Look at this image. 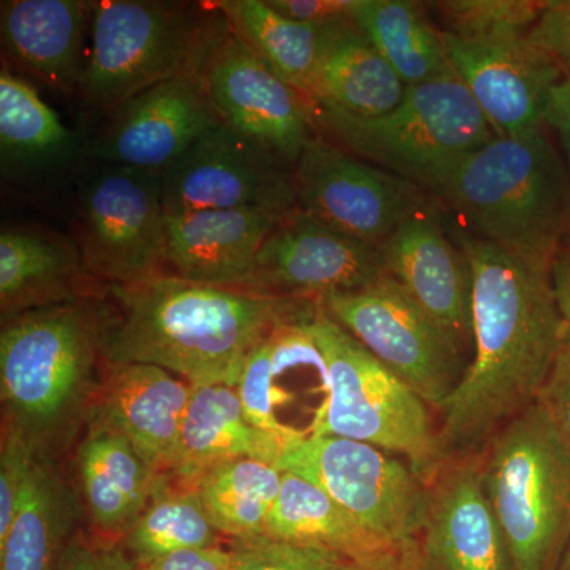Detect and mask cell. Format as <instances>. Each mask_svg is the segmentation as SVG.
<instances>
[{
  "label": "cell",
  "instance_id": "6da1fadb",
  "mask_svg": "<svg viewBox=\"0 0 570 570\" xmlns=\"http://www.w3.org/2000/svg\"><path fill=\"white\" fill-rule=\"evenodd\" d=\"M455 239L471 269L474 358L441 409L439 439L448 461L478 455L538 403L564 347L550 273L466 230Z\"/></svg>",
  "mask_w": 570,
  "mask_h": 570
},
{
  "label": "cell",
  "instance_id": "7a4b0ae2",
  "mask_svg": "<svg viewBox=\"0 0 570 570\" xmlns=\"http://www.w3.org/2000/svg\"><path fill=\"white\" fill-rule=\"evenodd\" d=\"M318 299L261 294L163 275L108 285L100 302L105 365H153L193 387H236L247 356L277 326L313 316Z\"/></svg>",
  "mask_w": 570,
  "mask_h": 570
},
{
  "label": "cell",
  "instance_id": "3957f363",
  "mask_svg": "<svg viewBox=\"0 0 570 570\" xmlns=\"http://www.w3.org/2000/svg\"><path fill=\"white\" fill-rule=\"evenodd\" d=\"M431 194L464 230L550 273L570 230V171L546 132L499 137L449 171Z\"/></svg>",
  "mask_w": 570,
  "mask_h": 570
},
{
  "label": "cell",
  "instance_id": "277c9868",
  "mask_svg": "<svg viewBox=\"0 0 570 570\" xmlns=\"http://www.w3.org/2000/svg\"><path fill=\"white\" fill-rule=\"evenodd\" d=\"M102 311L80 299L2 322L0 395L7 426L48 450L88 414L102 377Z\"/></svg>",
  "mask_w": 570,
  "mask_h": 570
},
{
  "label": "cell",
  "instance_id": "5b68a950",
  "mask_svg": "<svg viewBox=\"0 0 570 570\" xmlns=\"http://www.w3.org/2000/svg\"><path fill=\"white\" fill-rule=\"evenodd\" d=\"M316 129L366 163L431 193L469 154L494 137L489 121L455 70L409 86L395 110L358 118L313 104Z\"/></svg>",
  "mask_w": 570,
  "mask_h": 570
},
{
  "label": "cell",
  "instance_id": "8992f818",
  "mask_svg": "<svg viewBox=\"0 0 570 570\" xmlns=\"http://www.w3.org/2000/svg\"><path fill=\"white\" fill-rule=\"evenodd\" d=\"M483 485L517 570H554L570 542V445L534 403L480 452Z\"/></svg>",
  "mask_w": 570,
  "mask_h": 570
},
{
  "label": "cell",
  "instance_id": "52a82bcc",
  "mask_svg": "<svg viewBox=\"0 0 570 570\" xmlns=\"http://www.w3.org/2000/svg\"><path fill=\"white\" fill-rule=\"evenodd\" d=\"M328 365V406L313 436L366 442L406 459L430 485L448 463L430 406L318 307L311 321Z\"/></svg>",
  "mask_w": 570,
  "mask_h": 570
},
{
  "label": "cell",
  "instance_id": "ba28073f",
  "mask_svg": "<svg viewBox=\"0 0 570 570\" xmlns=\"http://www.w3.org/2000/svg\"><path fill=\"white\" fill-rule=\"evenodd\" d=\"M91 10V48L80 91L96 110L110 115L204 58L212 24L183 3L104 0Z\"/></svg>",
  "mask_w": 570,
  "mask_h": 570
},
{
  "label": "cell",
  "instance_id": "9c48e42d",
  "mask_svg": "<svg viewBox=\"0 0 570 570\" xmlns=\"http://www.w3.org/2000/svg\"><path fill=\"white\" fill-rule=\"evenodd\" d=\"M326 314L434 411L441 412L466 367L463 344L385 275L352 292L322 296Z\"/></svg>",
  "mask_w": 570,
  "mask_h": 570
},
{
  "label": "cell",
  "instance_id": "30bf717a",
  "mask_svg": "<svg viewBox=\"0 0 570 570\" xmlns=\"http://www.w3.org/2000/svg\"><path fill=\"white\" fill-rule=\"evenodd\" d=\"M276 468L316 483L379 538L419 539L426 523L430 485L384 450L340 436H309L288 445Z\"/></svg>",
  "mask_w": 570,
  "mask_h": 570
},
{
  "label": "cell",
  "instance_id": "8fae6325",
  "mask_svg": "<svg viewBox=\"0 0 570 570\" xmlns=\"http://www.w3.org/2000/svg\"><path fill=\"white\" fill-rule=\"evenodd\" d=\"M159 175L105 165L85 184L75 217V245L86 273L107 285L167 275Z\"/></svg>",
  "mask_w": 570,
  "mask_h": 570
},
{
  "label": "cell",
  "instance_id": "7c38bea8",
  "mask_svg": "<svg viewBox=\"0 0 570 570\" xmlns=\"http://www.w3.org/2000/svg\"><path fill=\"white\" fill-rule=\"evenodd\" d=\"M220 121L295 167L316 134L313 104L281 80L228 22H214L200 63Z\"/></svg>",
  "mask_w": 570,
  "mask_h": 570
},
{
  "label": "cell",
  "instance_id": "4fadbf2b",
  "mask_svg": "<svg viewBox=\"0 0 570 570\" xmlns=\"http://www.w3.org/2000/svg\"><path fill=\"white\" fill-rule=\"evenodd\" d=\"M296 206L367 245H384L430 204L425 189L314 135L294 167Z\"/></svg>",
  "mask_w": 570,
  "mask_h": 570
},
{
  "label": "cell",
  "instance_id": "5bb4252c",
  "mask_svg": "<svg viewBox=\"0 0 570 570\" xmlns=\"http://www.w3.org/2000/svg\"><path fill=\"white\" fill-rule=\"evenodd\" d=\"M165 213L296 206L294 168L220 122L159 175Z\"/></svg>",
  "mask_w": 570,
  "mask_h": 570
},
{
  "label": "cell",
  "instance_id": "9a60e30c",
  "mask_svg": "<svg viewBox=\"0 0 570 570\" xmlns=\"http://www.w3.org/2000/svg\"><path fill=\"white\" fill-rule=\"evenodd\" d=\"M200 63L110 112V121L92 141L91 156L105 165L154 175L171 167L223 122L206 89Z\"/></svg>",
  "mask_w": 570,
  "mask_h": 570
},
{
  "label": "cell",
  "instance_id": "2e32d148",
  "mask_svg": "<svg viewBox=\"0 0 570 570\" xmlns=\"http://www.w3.org/2000/svg\"><path fill=\"white\" fill-rule=\"evenodd\" d=\"M382 276L381 247L352 238L295 208L266 236L249 291L321 299L335 292L358 291Z\"/></svg>",
  "mask_w": 570,
  "mask_h": 570
},
{
  "label": "cell",
  "instance_id": "e0dca14e",
  "mask_svg": "<svg viewBox=\"0 0 570 570\" xmlns=\"http://www.w3.org/2000/svg\"><path fill=\"white\" fill-rule=\"evenodd\" d=\"M444 39L450 66L494 135L523 137L546 129L547 107L562 70L532 43L530 33L463 39L444 32Z\"/></svg>",
  "mask_w": 570,
  "mask_h": 570
},
{
  "label": "cell",
  "instance_id": "ac0fdd59",
  "mask_svg": "<svg viewBox=\"0 0 570 570\" xmlns=\"http://www.w3.org/2000/svg\"><path fill=\"white\" fill-rule=\"evenodd\" d=\"M314 314L269 333L247 356L236 385L250 423L281 439L285 449L306 438L294 414H309L316 433L321 411L311 400L328 406L332 392L328 365L311 328Z\"/></svg>",
  "mask_w": 570,
  "mask_h": 570
},
{
  "label": "cell",
  "instance_id": "d6986e66",
  "mask_svg": "<svg viewBox=\"0 0 570 570\" xmlns=\"http://www.w3.org/2000/svg\"><path fill=\"white\" fill-rule=\"evenodd\" d=\"M419 539L436 570H517L483 485L480 453L449 460L438 472Z\"/></svg>",
  "mask_w": 570,
  "mask_h": 570
},
{
  "label": "cell",
  "instance_id": "ffe728a7",
  "mask_svg": "<svg viewBox=\"0 0 570 570\" xmlns=\"http://www.w3.org/2000/svg\"><path fill=\"white\" fill-rule=\"evenodd\" d=\"M385 275L463 346L472 340V279L466 257L453 245L438 206L409 216L381 246Z\"/></svg>",
  "mask_w": 570,
  "mask_h": 570
},
{
  "label": "cell",
  "instance_id": "44dd1931",
  "mask_svg": "<svg viewBox=\"0 0 570 570\" xmlns=\"http://www.w3.org/2000/svg\"><path fill=\"white\" fill-rule=\"evenodd\" d=\"M193 385L159 366L107 365L86 420L118 431L146 463L171 475Z\"/></svg>",
  "mask_w": 570,
  "mask_h": 570
},
{
  "label": "cell",
  "instance_id": "7402d4cb",
  "mask_svg": "<svg viewBox=\"0 0 570 570\" xmlns=\"http://www.w3.org/2000/svg\"><path fill=\"white\" fill-rule=\"evenodd\" d=\"M283 216L262 208L167 214V275L249 291L261 247Z\"/></svg>",
  "mask_w": 570,
  "mask_h": 570
},
{
  "label": "cell",
  "instance_id": "603a6c76",
  "mask_svg": "<svg viewBox=\"0 0 570 570\" xmlns=\"http://www.w3.org/2000/svg\"><path fill=\"white\" fill-rule=\"evenodd\" d=\"M78 482L96 534L122 540L151 501L163 479L129 439L110 426L88 420L77 452Z\"/></svg>",
  "mask_w": 570,
  "mask_h": 570
},
{
  "label": "cell",
  "instance_id": "cb8c5ba5",
  "mask_svg": "<svg viewBox=\"0 0 570 570\" xmlns=\"http://www.w3.org/2000/svg\"><path fill=\"white\" fill-rule=\"evenodd\" d=\"M91 3L80 0H7L0 37L9 58L56 91L80 88L82 29Z\"/></svg>",
  "mask_w": 570,
  "mask_h": 570
},
{
  "label": "cell",
  "instance_id": "d4e9b609",
  "mask_svg": "<svg viewBox=\"0 0 570 570\" xmlns=\"http://www.w3.org/2000/svg\"><path fill=\"white\" fill-rule=\"evenodd\" d=\"M284 450L281 439L250 423L236 387H193L171 475L194 487L208 469L232 460L253 459L276 466Z\"/></svg>",
  "mask_w": 570,
  "mask_h": 570
},
{
  "label": "cell",
  "instance_id": "484cf974",
  "mask_svg": "<svg viewBox=\"0 0 570 570\" xmlns=\"http://www.w3.org/2000/svg\"><path fill=\"white\" fill-rule=\"evenodd\" d=\"M86 276L80 250L62 236L36 228H7L0 234L2 322L28 311L85 299Z\"/></svg>",
  "mask_w": 570,
  "mask_h": 570
},
{
  "label": "cell",
  "instance_id": "4316f807",
  "mask_svg": "<svg viewBox=\"0 0 570 570\" xmlns=\"http://www.w3.org/2000/svg\"><path fill=\"white\" fill-rule=\"evenodd\" d=\"M77 517V494L41 450L17 517L0 539V570H58Z\"/></svg>",
  "mask_w": 570,
  "mask_h": 570
},
{
  "label": "cell",
  "instance_id": "83f0119b",
  "mask_svg": "<svg viewBox=\"0 0 570 570\" xmlns=\"http://www.w3.org/2000/svg\"><path fill=\"white\" fill-rule=\"evenodd\" d=\"M407 88L387 59L348 20L337 26L326 43L313 104L330 105L358 118H376L395 110Z\"/></svg>",
  "mask_w": 570,
  "mask_h": 570
},
{
  "label": "cell",
  "instance_id": "f1b7e54d",
  "mask_svg": "<svg viewBox=\"0 0 570 570\" xmlns=\"http://www.w3.org/2000/svg\"><path fill=\"white\" fill-rule=\"evenodd\" d=\"M216 9L269 70L313 104L326 43L346 21L303 24L277 13L266 0H223Z\"/></svg>",
  "mask_w": 570,
  "mask_h": 570
},
{
  "label": "cell",
  "instance_id": "f546056e",
  "mask_svg": "<svg viewBox=\"0 0 570 570\" xmlns=\"http://www.w3.org/2000/svg\"><path fill=\"white\" fill-rule=\"evenodd\" d=\"M266 535L332 551L346 561L363 560L395 546L358 523L316 483L292 472H283Z\"/></svg>",
  "mask_w": 570,
  "mask_h": 570
},
{
  "label": "cell",
  "instance_id": "4dcf8cb0",
  "mask_svg": "<svg viewBox=\"0 0 570 570\" xmlns=\"http://www.w3.org/2000/svg\"><path fill=\"white\" fill-rule=\"evenodd\" d=\"M352 21L407 86L452 70L444 32L411 0H355Z\"/></svg>",
  "mask_w": 570,
  "mask_h": 570
},
{
  "label": "cell",
  "instance_id": "1f68e13d",
  "mask_svg": "<svg viewBox=\"0 0 570 570\" xmlns=\"http://www.w3.org/2000/svg\"><path fill=\"white\" fill-rule=\"evenodd\" d=\"M77 137L39 92L7 69L0 71L2 170L33 171L70 159Z\"/></svg>",
  "mask_w": 570,
  "mask_h": 570
},
{
  "label": "cell",
  "instance_id": "d6a6232c",
  "mask_svg": "<svg viewBox=\"0 0 570 570\" xmlns=\"http://www.w3.org/2000/svg\"><path fill=\"white\" fill-rule=\"evenodd\" d=\"M281 483L283 471L273 464L239 459L208 469L194 489L219 534L249 540L266 535Z\"/></svg>",
  "mask_w": 570,
  "mask_h": 570
},
{
  "label": "cell",
  "instance_id": "836d02e7",
  "mask_svg": "<svg viewBox=\"0 0 570 570\" xmlns=\"http://www.w3.org/2000/svg\"><path fill=\"white\" fill-rule=\"evenodd\" d=\"M163 475L151 501L121 540L137 568L176 551L216 547L219 532L213 527L197 490L174 489Z\"/></svg>",
  "mask_w": 570,
  "mask_h": 570
},
{
  "label": "cell",
  "instance_id": "e575fe53",
  "mask_svg": "<svg viewBox=\"0 0 570 570\" xmlns=\"http://www.w3.org/2000/svg\"><path fill=\"white\" fill-rule=\"evenodd\" d=\"M547 2L534 0H445L430 3L445 31L463 39L530 33Z\"/></svg>",
  "mask_w": 570,
  "mask_h": 570
},
{
  "label": "cell",
  "instance_id": "d590c367",
  "mask_svg": "<svg viewBox=\"0 0 570 570\" xmlns=\"http://www.w3.org/2000/svg\"><path fill=\"white\" fill-rule=\"evenodd\" d=\"M234 570H343L344 558L316 547L262 538L232 540Z\"/></svg>",
  "mask_w": 570,
  "mask_h": 570
},
{
  "label": "cell",
  "instance_id": "8d00e7d4",
  "mask_svg": "<svg viewBox=\"0 0 570 570\" xmlns=\"http://www.w3.org/2000/svg\"><path fill=\"white\" fill-rule=\"evenodd\" d=\"M41 449L14 428H3L0 450V539L9 532L31 482Z\"/></svg>",
  "mask_w": 570,
  "mask_h": 570
},
{
  "label": "cell",
  "instance_id": "74e56055",
  "mask_svg": "<svg viewBox=\"0 0 570 570\" xmlns=\"http://www.w3.org/2000/svg\"><path fill=\"white\" fill-rule=\"evenodd\" d=\"M58 570H137L121 540L75 534L63 551Z\"/></svg>",
  "mask_w": 570,
  "mask_h": 570
},
{
  "label": "cell",
  "instance_id": "f35d334b",
  "mask_svg": "<svg viewBox=\"0 0 570 570\" xmlns=\"http://www.w3.org/2000/svg\"><path fill=\"white\" fill-rule=\"evenodd\" d=\"M532 43L547 52L562 73L570 70V0H550L530 31Z\"/></svg>",
  "mask_w": 570,
  "mask_h": 570
},
{
  "label": "cell",
  "instance_id": "ab89813d",
  "mask_svg": "<svg viewBox=\"0 0 570 570\" xmlns=\"http://www.w3.org/2000/svg\"><path fill=\"white\" fill-rule=\"evenodd\" d=\"M538 401L570 445V347H562Z\"/></svg>",
  "mask_w": 570,
  "mask_h": 570
},
{
  "label": "cell",
  "instance_id": "60d3db41",
  "mask_svg": "<svg viewBox=\"0 0 570 570\" xmlns=\"http://www.w3.org/2000/svg\"><path fill=\"white\" fill-rule=\"evenodd\" d=\"M269 6L303 24L328 26L352 20L355 0H266Z\"/></svg>",
  "mask_w": 570,
  "mask_h": 570
},
{
  "label": "cell",
  "instance_id": "b9f144b4",
  "mask_svg": "<svg viewBox=\"0 0 570 570\" xmlns=\"http://www.w3.org/2000/svg\"><path fill=\"white\" fill-rule=\"evenodd\" d=\"M343 570H436L420 539L403 540L363 560L347 561Z\"/></svg>",
  "mask_w": 570,
  "mask_h": 570
},
{
  "label": "cell",
  "instance_id": "7bdbcfd3",
  "mask_svg": "<svg viewBox=\"0 0 570 570\" xmlns=\"http://www.w3.org/2000/svg\"><path fill=\"white\" fill-rule=\"evenodd\" d=\"M137 570H234L230 550L220 546L176 551Z\"/></svg>",
  "mask_w": 570,
  "mask_h": 570
},
{
  "label": "cell",
  "instance_id": "ee69618b",
  "mask_svg": "<svg viewBox=\"0 0 570 570\" xmlns=\"http://www.w3.org/2000/svg\"><path fill=\"white\" fill-rule=\"evenodd\" d=\"M546 127L557 134L560 141L562 159L570 171V70L551 91L549 107L546 112Z\"/></svg>",
  "mask_w": 570,
  "mask_h": 570
},
{
  "label": "cell",
  "instance_id": "f6af8a7d",
  "mask_svg": "<svg viewBox=\"0 0 570 570\" xmlns=\"http://www.w3.org/2000/svg\"><path fill=\"white\" fill-rule=\"evenodd\" d=\"M550 279L564 330V346L570 347V230L554 254Z\"/></svg>",
  "mask_w": 570,
  "mask_h": 570
},
{
  "label": "cell",
  "instance_id": "bcb514c9",
  "mask_svg": "<svg viewBox=\"0 0 570 570\" xmlns=\"http://www.w3.org/2000/svg\"><path fill=\"white\" fill-rule=\"evenodd\" d=\"M554 570H570V542L566 547L564 553H562L561 560Z\"/></svg>",
  "mask_w": 570,
  "mask_h": 570
}]
</instances>
